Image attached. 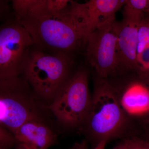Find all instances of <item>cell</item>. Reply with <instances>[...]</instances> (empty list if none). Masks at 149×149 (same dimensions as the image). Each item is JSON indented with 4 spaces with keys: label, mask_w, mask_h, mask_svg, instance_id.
I'll return each instance as SVG.
<instances>
[{
    "label": "cell",
    "mask_w": 149,
    "mask_h": 149,
    "mask_svg": "<svg viewBox=\"0 0 149 149\" xmlns=\"http://www.w3.org/2000/svg\"><path fill=\"white\" fill-rule=\"evenodd\" d=\"M41 0L32 10L17 19L32 38L33 46L52 54L72 56L86 45L89 35L87 21L80 3L70 1L65 8L48 10Z\"/></svg>",
    "instance_id": "6da1fadb"
},
{
    "label": "cell",
    "mask_w": 149,
    "mask_h": 149,
    "mask_svg": "<svg viewBox=\"0 0 149 149\" xmlns=\"http://www.w3.org/2000/svg\"><path fill=\"white\" fill-rule=\"evenodd\" d=\"M72 56L52 54L32 46L24 60L21 75L36 95L49 105L70 76Z\"/></svg>",
    "instance_id": "7a4b0ae2"
},
{
    "label": "cell",
    "mask_w": 149,
    "mask_h": 149,
    "mask_svg": "<svg viewBox=\"0 0 149 149\" xmlns=\"http://www.w3.org/2000/svg\"><path fill=\"white\" fill-rule=\"evenodd\" d=\"M48 106L21 75L0 82V125L13 135L27 121L47 120Z\"/></svg>",
    "instance_id": "3957f363"
},
{
    "label": "cell",
    "mask_w": 149,
    "mask_h": 149,
    "mask_svg": "<svg viewBox=\"0 0 149 149\" xmlns=\"http://www.w3.org/2000/svg\"><path fill=\"white\" fill-rule=\"evenodd\" d=\"M129 118L120 105L116 91L102 81L95 89L88 115L80 128L97 145L119 137L128 125Z\"/></svg>",
    "instance_id": "277c9868"
},
{
    "label": "cell",
    "mask_w": 149,
    "mask_h": 149,
    "mask_svg": "<svg viewBox=\"0 0 149 149\" xmlns=\"http://www.w3.org/2000/svg\"><path fill=\"white\" fill-rule=\"evenodd\" d=\"M91 99L88 73L80 69L70 75L48 107L63 126L80 128L88 115Z\"/></svg>",
    "instance_id": "5b68a950"
},
{
    "label": "cell",
    "mask_w": 149,
    "mask_h": 149,
    "mask_svg": "<svg viewBox=\"0 0 149 149\" xmlns=\"http://www.w3.org/2000/svg\"><path fill=\"white\" fill-rule=\"evenodd\" d=\"M33 45L29 33L15 16L0 24V82L21 75Z\"/></svg>",
    "instance_id": "8992f818"
},
{
    "label": "cell",
    "mask_w": 149,
    "mask_h": 149,
    "mask_svg": "<svg viewBox=\"0 0 149 149\" xmlns=\"http://www.w3.org/2000/svg\"><path fill=\"white\" fill-rule=\"evenodd\" d=\"M117 40L115 19L100 25L87 37L86 56L102 79L119 70Z\"/></svg>",
    "instance_id": "52a82bcc"
},
{
    "label": "cell",
    "mask_w": 149,
    "mask_h": 149,
    "mask_svg": "<svg viewBox=\"0 0 149 149\" xmlns=\"http://www.w3.org/2000/svg\"><path fill=\"white\" fill-rule=\"evenodd\" d=\"M141 20L123 18L120 22L116 21L119 70H135L138 72L140 70L137 47L138 29Z\"/></svg>",
    "instance_id": "ba28073f"
},
{
    "label": "cell",
    "mask_w": 149,
    "mask_h": 149,
    "mask_svg": "<svg viewBox=\"0 0 149 149\" xmlns=\"http://www.w3.org/2000/svg\"><path fill=\"white\" fill-rule=\"evenodd\" d=\"M13 136L17 143L34 149H48L58 143L57 136L45 119L27 121L18 128Z\"/></svg>",
    "instance_id": "9c48e42d"
},
{
    "label": "cell",
    "mask_w": 149,
    "mask_h": 149,
    "mask_svg": "<svg viewBox=\"0 0 149 149\" xmlns=\"http://www.w3.org/2000/svg\"><path fill=\"white\" fill-rule=\"evenodd\" d=\"M118 98L123 109L129 117L143 120L149 114V89L139 80L128 84Z\"/></svg>",
    "instance_id": "30bf717a"
},
{
    "label": "cell",
    "mask_w": 149,
    "mask_h": 149,
    "mask_svg": "<svg viewBox=\"0 0 149 149\" xmlns=\"http://www.w3.org/2000/svg\"><path fill=\"white\" fill-rule=\"evenodd\" d=\"M125 0H91L80 3L87 21L89 34L100 25L115 19V14Z\"/></svg>",
    "instance_id": "8fae6325"
},
{
    "label": "cell",
    "mask_w": 149,
    "mask_h": 149,
    "mask_svg": "<svg viewBox=\"0 0 149 149\" xmlns=\"http://www.w3.org/2000/svg\"><path fill=\"white\" fill-rule=\"evenodd\" d=\"M123 16L138 17L145 12H148L149 1L148 0H126L124 5Z\"/></svg>",
    "instance_id": "7c38bea8"
},
{
    "label": "cell",
    "mask_w": 149,
    "mask_h": 149,
    "mask_svg": "<svg viewBox=\"0 0 149 149\" xmlns=\"http://www.w3.org/2000/svg\"><path fill=\"white\" fill-rule=\"evenodd\" d=\"M41 0H13L11 5L16 20L36 7Z\"/></svg>",
    "instance_id": "4fadbf2b"
},
{
    "label": "cell",
    "mask_w": 149,
    "mask_h": 149,
    "mask_svg": "<svg viewBox=\"0 0 149 149\" xmlns=\"http://www.w3.org/2000/svg\"><path fill=\"white\" fill-rule=\"evenodd\" d=\"M149 47V17H142L138 32L137 54Z\"/></svg>",
    "instance_id": "5bb4252c"
},
{
    "label": "cell",
    "mask_w": 149,
    "mask_h": 149,
    "mask_svg": "<svg viewBox=\"0 0 149 149\" xmlns=\"http://www.w3.org/2000/svg\"><path fill=\"white\" fill-rule=\"evenodd\" d=\"M124 149H149V141L145 139L133 137L123 142Z\"/></svg>",
    "instance_id": "9a60e30c"
},
{
    "label": "cell",
    "mask_w": 149,
    "mask_h": 149,
    "mask_svg": "<svg viewBox=\"0 0 149 149\" xmlns=\"http://www.w3.org/2000/svg\"><path fill=\"white\" fill-rule=\"evenodd\" d=\"M17 143L13 134L0 125V144L12 148Z\"/></svg>",
    "instance_id": "2e32d148"
},
{
    "label": "cell",
    "mask_w": 149,
    "mask_h": 149,
    "mask_svg": "<svg viewBox=\"0 0 149 149\" xmlns=\"http://www.w3.org/2000/svg\"><path fill=\"white\" fill-rule=\"evenodd\" d=\"M13 16L11 1L0 0V24Z\"/></svg>",
    "instance_id": "e0dca14e"
},
{
    "label": "cell",
    "mask_w": 149,
    "mask_h": 149,
    "mask_svg": "<svg viewBox=\"0 0 149 149\" xmlns=\"http://www.w3.org/2000/svg\"><path fill=\"white\" fill-rule=\"evenodd\" d=\"M68 0H45L44 6L48 10L58 11L62 10L69 4Z\"/></svg>",
    "instance_id": "ac0fdd59"
},
{
    "label": "cell",
    "mask_w": 149,
    "mask_h": 149,
    "mask_svg": "<svg viewBox=\"0 0 149 149\" xmlns=\"http://www.w3.org/2000/svg\"><path fill=\"white\" fill-rule=\"evenodd\" d=\"M107 143L105 141H101L96 145L93 149H105ZM70 149H88V144L85 141H83L81 142H77Z\"/></svg>",
    "instance_id": "d6986e66"
},
{
    "label": "cell",
    "mask_w": 149,
    "mask_h": 149,
    "mask_svg": "<svg viewBox=\"0 0 149 149\" xmlns=\"http://www.w3.org/2000/svg\"><path fill=\"white\" fill-rule=\"evenodd\" d=\"M138 73L139 80L149 89V70H140Z\"/></svg>",
    "instance_id": "ffe728a7"
},
{
    "label": "cell",
    "mask_w": 149,
    "mask_h": 149,
    "mask_svg": "<svg viewBox=\"0 0 149 149\" xmlns=\"http://www.w3.org/2000/svg\"><path fill=\"white\" fill-rule=\"evenodd\" d=\"M15 149H34L30 148L25 144L17 143L15 146Z\"/></svg>",
    "instance_id": "44dd1931"
},
{
    "label": "cell",
    "mask_w": 149,
    "mask_h": 149,
    "mask_svg": "<svg viewBox=\"0 0 149 149\" xmlns=\"http://www.w3.org/2000/svg\"><path fill=\"white\" fill-rule=\"evenodd\" d=\"M143 122L144 125H149V114L145 119H143Z\"/></svg>",
    "instance_id": "7402d4cb"
},
{
    "label": "cell",
    "mask_w": 149,
    "mask_h": 149,
    "mask_svg": "<svg viewBox=\"0 0 149 149\" xmlns=\"http://www.w3.org/2000/svg\"><path fill=\"white\" fill-rule=\"evenodd\" d=\"M113 149H124V145H123V142L119 144V145H117L116 146L114 147Z\"/></svg>",
    "instance_id": "603a6c76"
},
{
    "label": "cell",
    "mask_w": 149,
    "mask_h": 149,
    "mask_svg": "<svg viewBox=\"0 0 149 149\" xmlns=\"http://www.w3.org/2000/svg\"><path fill=\"white\" fill-rule=\"evenodd\" d=\"M147 126V132L148 134V137L146 138V139L149 141V125H146Z\"/></svg>",
    "instance_id": "cb8c5ba5"
},
{
    "label": "cell",
    "mask_w": 149,
    "mask_h": 149,
    "mask_svg": "<svg viewBox=\"0 0 149 149\" xmlns=\"http://www.w3.org/2000/svg\"><path fill=\"white\" fill-rule=\"evenodd\" d=\"M11 148H9L6 146H3V145L0 144V149H11Z\"/></svg>",
    "instance_id": "d4e9b609"
}]
</instances>
